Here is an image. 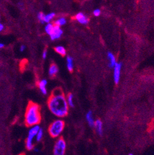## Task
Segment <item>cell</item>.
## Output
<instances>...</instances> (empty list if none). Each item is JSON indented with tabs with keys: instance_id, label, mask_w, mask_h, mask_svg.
<instances>
[{
	"instance_id": "cell-1",
	"label": "cell",
	"mask_w": 154,
	"mask_h": 155,
	"mask_svg": "<svg viewBox=\"0 0 154 155\" xmlns=\"http://www.w3.org/2000/svg\"><path fill=\"white\" fill-rule=\"evenodd\" d=\"M48 106L51 111L59 118H63L67 114L69 105L60 88L54 90L48 100Z\"/></svg>"
},
{
	"instance_id": "cell-2",
	"label": "cell",
	"mask_w": 154,
	"mask_h": 155,
	"mask_svg": "<svg viewBox=\"0 0 154 155\" xmlns=\"http://www.w3.org/2000/svg\"><path fill=\"white\" fill-rule=\"evenodd\" d=\"M41 121L40 106L37 104L29 102L25 115V123L28 127L37 125Z\"/></svg>"
},
{
	"instance_id": "cell-3",
	"label": "cell",
	"mask_w": 154,
	"mask_h": 155,
	"mask_svg": "<svg viewBox=\"0 0 154 155\" xmlns=\"http://www.w3.org/2000/svg\"><path fill=\"white\" fill-rule=\"evenodd\" d=\"M65 123L63 121L60 119L56 120L51 124L49 127V133L52 137L56 138L59 137L61 133L64 131Z\"/></svg>"
},
{
	"instance_id": "cell-4",
	"label": "cell",
	"mask_w": 154,
	"mask_h": 155,
	"mask_svg": "<svg viewBox=\"0 0 154 155\" xmlns=\"http://www.w3.org/2000/svg\"><path fill=\"white\" fill-rule=\"evenodd\" d=\"M40 129V127L38 125H34L32 127L30 131L28 132V137H27V140H26V148L28 150H32L34 148L33 143V140L34 137H36L37 132Z\"/></svg>"
},
{
	"instance_id": "cell-5",
	"label": "cell",
	"mask_w": 154,
	"mask_h": 155,
	"mask_svg": "<svg viewBox=\"0 0 154 155\" xmlns=\"http://www.w3.org/2000/svg\"><path fill=\"white\" fill-rule=\"evenodd\" d=\"M66 150V143L62 138H59L54 147V155H65Z\"/></svg>"
},
{
	"instance_id": "cell-6",
	"label": "cell",
	"mask_w": 154,
	"mask_h": 155,
	"mask_svg": "<svg viewBox=\"0 0 154 155\" xmlns=\"http://www.w3.org/2000/svg\"><path fill=\"white\" fill-rule=\"evenodd\" d=\"M122 66V64L121 62H119L115 64L114 67V79L115 84H118L120 81V75H121V69Z\"/></svg>"
},
{
	"instance_id": "cell-7",
	"label": "cell",
	"mask_w": 154,
	"mask_h": 155,
	"mask_svg": "<svg viewBox=\"0 0 154 155\" xmlns=\"http://www.w3.org/2000/svg\"><path fill=\"white\" fill-rule=\"evenodd\" d=\"M62 33H63V31L60 28V27L57 25H55L54 27L53 31L52 32L51 34L50 35L51 39L52 40H56V39L59 38L61 36H62Z\"/></svg>"
},
{
	"instance_id": "cell-8",
	"label": "cell",
	"mask_w": 154,
	"mask_h": 155,
	"mask_svg": "<svg viewBox=\"0 0 154 155\" xmlns=\"http://www.w3.org/2000/svg\"><path fill=\"white\" fill-rule=\"evenodd\" d=\"M75 19L78 22L82 24H86L88 22V17L86 16L85 14H83L82 12H79L76 14L75 16Z\"/></svg>"
},
{
	"instance_id": "cell-9",
	"label": "cell",
	"mask_w": 154,
	"mask_h": 155,
	"mask_svg": "<svg viewBox=\"0 0 154 155\" xmlns=\"http://www.w3.org/2000/svg\"><path fill=\"white\" fill-rule=\"evenodd\" d=\"M107 58H108V60L109 61V66L111 68H114L115 64H117V61H116L115 57L114 54L112 53L111 52H108V53H107Z\"/></svg>"
},
{
	"instance_id": "cell-10",
	"label": "cell",
	"mask_w": 154,
	"mask_h": 155,
	"mask_svg": "<svg viewBox=\"0 0 154 155\" xmlns=\"http://www.w3.org/2000/svg\"><path fill=\"white\" fill-rule=\"evenodd\" d=\"M47 80L43 79L41 80L38 82V87L40 88V91L41 92V93L43 94L46 95L47 93V90H46V85H47Z\"/></svg>"
},
{
	"instance_id": "cell-11",
	"label": "cell",
	"mask_w": 154,
	"mask_h": 155,
	"mask_svg": "<svg viewBox=\"0 0 154 155\" xmlns=\"http://www.w3.org/2000/svg\"><path fill=\"white\" fill-rule=\"evenodd\" d=\"M94 127L96 128V131H97V134L99 135H102L103 133V128H102V122H101V121L97 119L95 121V123H94Z\"/></svg>"
},
{
	"instance_id": "cell-12",
	"label": "cell",
	"mask_w": 154,
	"mask_h": 155,
	"mask_svg": "<svg viewBox=\"0 0 154 155\" xmlns=\"http://www.w3.org/2000/svg\"><path fill=\"white\" fill-rule=\"evenodd\" d=\"M86 119L87 122H88L89 126L91 127L94 126L95 121H94V120L93 119V113L91 111H89L87 112L86 115Z\"/></svg>"
},
{
	"instance_id": "cell-13",
	"label": "cell",
	"mask_w": 154,
	"mask_h": 155,
	"mask_svg": "<svg viewBox=\"0 0 154 155\" xmlns=\"http://www.w3.org/2000/svg\"><path fill=\"white\" fill-rule=\"evenodd\" d=\"M58 72V68L57 66L54 64H52L49 67V74L51 77H54L57 74Z\"/></svg>"
},
{
	"instance_id": "cell-14",
	"label": "cell",
	"mask_w": 154,
	"mask_h": 155,
	"mask_svg": "<svg viewBox=\"0 0 154 155\" xmlns=\"http://www.w3.org/2000/svg\"><path fill=\"white\" fill-rule=\"evenodd\" d=\"M67 66L68 70L69 71L72 72L73 69V59L72 57L68 56L67 58Z\"/></svg>"
},
{
	"instance_id": "cell-15",
	"label": "cell",
	"mask_w": 154,
	"mask_h": 155,
	"mask_svg": "<svg viewBox=\"0 0 154 155\" xmlns=\"http://www.w3.org/2000/svg\"><path fill=\"white\" fill-rule=\"evenodd\" d=\"M54 49H55V51H56L57 52L58 54L62 55V56H65V55H66V50H65V49L64 46H56Z\"/></svg>"
},
{
	"instance_id": "cell-16",
	"label": "cell",
	"mask_w": 154,
	"mask_h": 155,
	"mask_svg": "<svg viewBox=\"0 0 154 155\" xmlns=\"http://www.w3.org/2000/svg\"><path fill=\"white\" fill-rule=\"evenodd\" d=\"M54 27V25L51 24V23H48L45 27V31L48 34L50 35L53 31Z\"/></svg>"
},
{
	"instance_id": "cell-17",
	"label": "cell",
	"mask_w": 154,
	"mask_h": 155,
	"mask_svg": "<svg viewBox=\"0 0 154 155\" xmlns=\"http://www.w3.org/2000/svg\"><path fill=\"white\" fill-rule=\"evenodd\" d=\"M66 19L64 18V17H60V18L58 19L57 20H56L54 22L55 25L59 26V27H60V26L64 25L66 24Z\"/></svg>"
},
{
	"instance_id": "cell-18",
	"label": "cell",
	"mask_w": 154,
	"mask_h": 155,
	"mask_svg": "<svg viewBox=\"0 0 154 155\" xmlns=\"http://www.w3.org/2000/svg\"><path fill=\"white\" fill-rule=\"evenodd\" d=\"M67 102L68 105L70 107L73 108L74 106V103H73V95L72 93H70L68 95L67 98Z\"/></svg>"
},
{
	"instance_id": "cell-19",
	"label": "cell",
	"mask_w": 154,
	"mask_h": 155,
	"mask_svg": "<svg viewBox=\"0 0 154 155\" xmlns=\"http://www.w3.org/2000/svg\"><path fill=\"white\" fill-rule=\"evenodd\" d=\"M55 17V13L51 12L49 14L45 15L44 17V22L46 23H50V21L54 17Z\"/></svg>"
},
{
	"instance_id": "cell-20",
	"label": "cell",
	"mask_w": 154,
	"mask_h": 155,
	"mask_svg": "<svg viewBox=\"0 0 154 155\" xmlns=\"http://www.w3.org/2000/svg\"><path fill=\"white\" fill-rule=\"evenodd\" d=\"M43 131L41 128H40V129L38 131V132H37V135H36L35 137L36 140H37V141H41L42 138H43Z\"/></svg>"
},
{
	"instance_id": "cell-21",
	"label": "cell",
	"mask_w": 154,
	"mask_h": 155,
	"mask_svg": "<svg viewBox=\"0 0 154 155\" xmlns=\"http://www.w3.org/2000/svg\"><path fill=\"white\" fill-rule=\"evenodd\" d=\"M44 17L45 15L44 13L39 12L38 14V20L41 24H44Z\"/></svg>"
},
{
	"instance_id": "cell-22",
	"label": "cell",
	"mask_w": 154,
	"mask_h": 155,
	"mask_svg": "<svg viewBox=\"0 0 154 155\" xmlns=\"http://www.w3.org/2000/svg\"><path fill=\"white\" fill-rule=\"evenodd\" d=\"M93 14H94V16H96V17L100 16V14H101V10L99 9H95L94 11Z\"/></svg>"
},
{
	"instance_id": "cell-23",
	"label": "cell",
	"mask_w": 154,
	"mask_h": 155,
	"mask_svg": "<svg viewBox=\"0 0 154 155\" xmlns=\"http://www.w3.org/2000/svg\"><path fill=\"white\" fill-rule=\"evenodd\" d=\"M47 55H48V52H47V50L46 49H44V51H43V55H42V56H43V59H46V57H47Z\"/></svg>"
},
{
	"instance_id": "cell-24",
	"label": "cell",
	"mask_w": 154,
	"mask_h": 155,
	"mask_svg": "<svg viewBox=\"0 0 154 155\" xmlns=\"http://www.w3.org/2000/svg\"><path fill=\"white\" fill-rule=\"evenodd\" d=\"M25 45H21V46H20V52H23V51H25Z\"/></svg>"
},
{
	"instance_id": "cell-25",
	"label": "cell",
	"mask_w": 154,
	"mask_h": 155,
	"mask_svg": "<svg viewBox=\"0 0 154 155\" xmlns=\"http://www.w3.org/2000/svg\"><path fill=\"white\" fill-rule=\"evenodd\" d=\"M4 29V25L1 23H0V32L2 31Z\"/></svg>"
},
{
	"instance_id": "cell-26",
	"label": "cell",
	"mask_w": 154,
	"mask_h": 155,
	"mask_svg": "<svg viewBox=\"0 0 154 155\" xmlns=\"http://www.w3.org/2000/svg\"><path fill=\"white\" fill-rule=\"evenodd\" d=\"M33 151H34L35 152H39V151H40V150H39L38 148H37V147H35V148H33Z\"/></svg>"
},
{
	"instance_id": "cell-27",
	"label": "cell",
	"mask_w": 154,
	"mask_h": 155,
	"mask_svg": "<svg viewBox=\"0 0 154 155\" xmlns=\"http://www.w3.org/2000/svg\"><path fill=\"white\" fill-rule=\"evenodd\" d=\"M4 46V45L3 43H0V49H1V48H3Z\"/></svg>"
},
{
	"instance_id": "cell-28",
	"label": "cell",
	"mask_w": 154,
	"mask_h": 155,
	"mask_svg": "<svg viewBox=\"0 0 154 155\" xmlns=\"http://www.w3.org/2000/svg\"><path fill=\"white\" fill-rule=\"evenodd\" d=\"M128 155H134V154H133V153H130V154H129Z\"/></svg>"
}]
</instances>
